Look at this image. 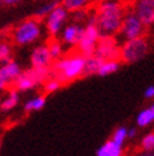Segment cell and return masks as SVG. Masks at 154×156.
<instances>
[{
	"mask_svg": "<svg viewBox=\"0 0 154 156\" xmlns=\"http://www.w3.org/2000/svg\"><path fill=\"white\" fill-rule=\"evenodd\" d=\"M42 36V26L38 18L25 19L15 27L12 32L13 42L18 46L34 43Z\"/></svg>",
	"mask_w": 154,
	"mask_h": 156,
	"instance_id": "3",
	"label": "cell"
},
{
	"mask_svg": "<svg viewBox=\"0 0 154 156\" xmlns=\"http://www.w3.org/2000/svg\"><path fill=\"white\" fill-rule=\"evenodd\" d=\"M133 12L145 27L154 26V0H134Z\"/></svg>",
	"mask_w": 154,
	"mask_h": 156,
	"instance_id": "9",
	"label": "cell"
},
{
	"mask_svg": "<svg viewBox=\"0 0 154 156\" xmlns=\"http://www.w3.org/2000/svg\"><path fill=\"white\" fill-rule=\"evenodd\" d=\"M121 152H122V146L110 140V141L105 142L102 146L99 147L96 155L97 156H120Z\"/></svg>",
	"mask_w": 154,
	"mask_h": 156,
	"instance_id": "14",
	"label": "cell"
},
{
	"mask_svg": "<svg viewBox=\"0 0 154 156\" xmlns=\"http://www.w3.org/2000/svg\"><path fill=\"white\" fill-rule=\"evenodd\" d=\"M104 60H101L100 57H97L96 55H91V56L86 57L85 61V69H83V75H94L97 74V70L101 65V62Z\"/></svg>",
	"mask_w": 154,
	"mask_h": 156,
	"instance_id": "17",
	"label": "cell"
},
{
	"mask_svg": "<svg viewBox=\"0 0 154 156\" xmlns=\"http://www.w3.org/2000/svg\"><path fill=\"white\" fill-rule=\"evenodd\" d=\"M136 136V128L132 127V128H129L128 129V138H133Z\"/></svg>",
	"mask_w": 154,
	"mask_h": 156,
	"instance_id": "30",
	"label": "cell"
},
{
	"mask_svg": "<svg viewBox=\"0 0 154 156\" xmlns=\"http://www.w3.org/2000/svg\"><path fill=\"white\" fill-rule=\"evenodd\" d=\"M45 105V98L44 97H35L30 99L29 102L25 104L24 109L27 112H33V111H41V109Z\"/></svg>",
	"mask_w": 154,
	"mask_h": 156,
	"instance_id": "19",
	"label": "cell"
},
{
	"mask_svg": "<svg viewBox=\"0 0 154 156\" xmlns=\"http://www.w3.org/2000/svg\"><path fill=\"white\" fill-rule=\"evenodd\" d=\"M92 0H62V6H65L68 12H75L80 9H86L91 4Z\"/></svg>",
	"mask_w": 154,
	"mask_h": 156,
	"instance_id": "18",
	"label": "cell"
},
{
	"mask_svg": "<svg viewBox=\"0 0 154 156\" xmlns=\"http://www.w3.org/2000/svg\"><path fill=\"white\" fill-rule=\"evenodd\" d=\"M52 56L47 44H41L35 47L30 55V62L33 67H49L52 65Z\"/></svg>",
	"mask_w": 154,
	"mask_h": 156,
	"instance_id": "10",
	"label": "cell"
},
{
	"mask_svg": "<svg viewBox=\"0 0 154 156\" xmlns=\"http://www.w3.org/2000/svg\"><path fill=\"white\" fill-rule=\"evenodd\" d=\"M96 3H101V2H106V0H95Z\"/></svg>",
	"mask_w": 154,
	"mask_h": 156,
	"instance_id": "32",
	"label": "cell"
},
{
	"mask_svg": "<svg viewBox=\"0 0 154 156\" xmlns=\"http://www.w3.org/2000/svg\"><path fill=\"white\" fill-rule=\"evenodd\" d=\"M20 2H23V0H3V4H5V5H17Z\"/></svg>",
	"mask_w": 154,
	"mask_h": 156,
	"instance_id": "29",
	"label": "cell"
},
{
	"mask_svg": "<svg viewBox=\"0 0 154 156\" xmlns=\"http://www.w3.org/2000/svg\"><path fill=\"white\" fill-rule=\"evenodd\" d=\"M112 141L116 142L119 145H124V142L128 140V128L126 127H119L114 131V135H112Z\"/></svg>",
	"mask_w": 154,
	"mask_h": 156,
	"instance_id": "21",
	"label": "cell"
},
{
	"mask_svg": "<svg viewBox=\"0 0 154 156\" xmlns=\"http://www.w3.org/2000/svg\"><path fill=\"white\" fill-rule=\"evenodd\" d=\"M73 13V19L77 23H81L85 22L87 19V14H86V9H80V10H75Z\"/></svg>",
	"mask_w": 154,
	"mask_h": 156,
	"instance_id": "27",
	"label": "cell"
},
{
	"mask_svg": "<svg viewBox=\"0 0 154 156\" xmlns=\"http://www.w3.org/2000/svg\"><path fill=\"white\" fill-rule=\"evenodd\" d=\"M100 37H101V34H100V30L95 23L94 15H92V17H90L87 19V24L83 27L82 36L80 38L79 43L76 44L77 48H79V52L81 55H83L85 57L94 55Z\"/></svg>",
	"mask_w": 154,
	"mask_h": 156,
	"instance_id": "5",
	"label": "cell"
},
{
	"mask_svg": "<svg viewBox=\"0 0 154 156\" xmlns=\"http://www.w3.org/2000/svg\"><path fill=\"white\" fill-rule=\"evenodd\" d=\"M3 5V0H0V6H2Z\"/></svg>",
	"mask_w": 154,
	"mask_h": 156,
	"instance_id": "33",
	"label": "cell"
},
{
	"mask_svg": "<svg viewBox=\"0 0 154 156\" xmlns=\"http://www.w3.org/2000/svg\"><path fill=\"white\" fill-rule=\"evenodd\" d=\"M142 149L145 152H154V133H148L142 140Z\"/></svg>",
	"mask_w": 154,
	"mask_h": 156,
	"instance_id": "24",
	"label": "cell"
},
{
	"mask_svg": "<svg viewBox=\"0 0 154 156\" xmlns=\"http://www.w3.org/2000/svg\"><path fill=\"white\" fill-rule=\"evenodd\" d=\"M120 67L119 60H104L97 70V75L100 76H107L114 73H116Z\"/></svg>",
	"mask_w": 154,
	"mask_h": 156,
	"instance_id": "15",
	"label": "cell"
},
{
	"mask_svg": "<svg viewBox=\"0 0 154 156\" xmlns=\"http://www.w3.org/2000/svg\"><path fill=\"white\" fill-rule=\"evenodd\" d=\"M124 15L125 6L121 0H106L99 3L94 14V19L100 30V34L115 36L119 32Z\"/></svg>",
	"mask_w": 154,
	"mask_h": 156,
	"instance_id": "1",
	"label": "cell"
},
{
	"mask_svg": "<svg viewBox=\"0 0 154 156\" xmlns=\"http://www.w3.org/2000/svg\"><path fill=\"white\" fill-rule=\"evenodd\" d=\"M10 56H12L10 44L6 42H0V64L10 60Z\"/></svg>",
	"mask_w": 154,
	"mask_h": 156,
	"instance_id": "25",
	"label": "cell"
},
{
	"mask_svg": "<svg viewBox=\"0 0 154 156\" xmlns=\"http://www.w3.org/2000/svg\"><path fill=\"white\" fill-rule=\"evenodd\" d=\"M20 67L17 62H14L12 58L0 64V80H3L8 87L14 83V80L20 74Z\"/></svg>",
	"mask_w": 154,
	"mask_h": 156,
	"instance_id": "11",
	"label": "cell"
},
{
	"mask_svg": "<svg viewBox=\"0 0 154 156\" xmlns=\"http://www.w3.org/2000/svg\"><path fill=\"white\" fill-rule=\"evenodd\" d=\"M5 88H8V85H6L3 80H0V90H3V89H5Z\"/></svg>",
	"mask_w": 154,
	"mask_h": 156,
	"instance_id": "31",
	"label": "cell"
},
{
	"mask_svg": "<svg viewBox=\"0 0 154 156\" xmlns=\"http://www.w3.org/2000/svg\"><path fill=\"white\" fill-rule=\"evenodd\" d=\"M149 51V42L144 36L133 38V40L125 41L119 48V58L124 62L133 64L145 57Z\"/></svg>",
	"mask_w": 154,
	"mask_h": 156,
	"instance_id": "4",
	"label": "cell"
},
{
	"mask_svg": "<svg viewBox=\"0 0 154 156\" xmlns=\"http://www.w3.org/2000/svg\"><path fill=\"white\" fill-rule=\"evenodd\" d=\"M145 28L147 27L143 24V22L136 17L134 12H128V13L125 12L121 26L119 28V32L116 34H119V37L125 42L129 40H133V38L144 36Z\"/></svg>",
	"mask_w": 154,
	"mask_h": 156,
	"instance_id": "6",
	"label": "cell"
},
{
	"mask_svg": "<svg viewBox=\"0 0 154 156\" xmlns=\"http://www.w3.org/2000/svg\"><path fill=\"white\" fill-rule=\"evenodd\" d=\"M61 84H62V83H61L58 79H56V77H53V79H49V80L45 81L44 89H45V91H47V93H53V91H56V90H58V89H59Z\"/></svg>",
	"mask_w": 154,
	"mask_h": 156,
	"instance_id": "26",
	"label": "cell"
},
{
	"mask_svg": "<svg viewBox=\"0 0 154 156\" xmlns=\"http://www.w3.org/2000/svg\"><path fill=\"white\" fill-rule=\"evenodd\" d=\"M62 42L68 46H76L79 43L80 38L83 32V27L80 26V23H73V24H68L65 28H62Z\"/></svg>",
	"mask_w": 154,
	"mask_h": 156,
	"instance_id": "12",
	"label": "cell"
},
{
	"mask_svg": "<svg viewBox=\"0 0 154 156\" xmlns=\"http://www.w3.org/2000/svg\"><path fill=\"white\" fill-rule=\"evenodd\" d=\"M119 48L115 36H101L94 55L101 60H119Z\"/></svg>",
	"mask_w": 154,
	"mask_h": 156,
	"instance_id": "7",
	"label": "cell"
},
{
	"mask_svg": "<svg viewBox=\"0 0 154 156\" xmlns=\"http://www.w3.org/2000/svg\"><path fill=\"white\" fill-rule=\"evenodd\" d=\"M152 122H154V103L150 107L143 109L136 117V124L139 127H147Z\"/></svg>",
	"mask_w": 154,
	"mask_h": 156,
	"instance_id": "16",
	"label": "cell"
},
{
	"mask_svg": "<svg viewBox=\"0 0 154 156\" xmlns=\"http://www.w3.org/2000/svg\"><path fill=\"white\" fill-rule=\"evenodd\" d=\"M19 102V95H18V93L15 91V90H12L9 93V95H8L4 100H3V103H2V108L4 109V111H9V109L14 108L15 105L18 104Z\"/></svg>",
	"mask_w": 154,
	"mask_h": 156,
	"instance_id": "20",
	"label": "cell"
},
{
	"mask_svg": "<svg viewBox=\"0 0 154 156\" xmlns=\"http://www.w3.org/2000/svg\"><path fill=\"white\" fill-rule=\"evenodd\" d=\"M57 5H58L57 2H52V3H47V4L42 5L39 9L37 10V13H35V18H45Z\"/></svg>",
	"mask_w": 154,
	"mask_h": 156,
	"instance_id": "23",
	"label": "cell"
},
{
	"mask_svg": "<svg viewBox=\"0 0 154 156\" xmlns=\"http://www.w3.org/2000/svg\"><path fill=\"white\" fill-rule=\"evenodd\" d=\"M144 97L147 99H154V85H150V87H148L145 89Z\"/></svg>",
	"mask_w": 154,
	"mask_h": 156,
	"instance_id": "28",
	"label": "cell"
},
{
	"mask_svg": "<svg viewBox=\"0 0 154 156\" xmlns=\"http://www.w3.org/2000/svg\"><path fill=\"white\" fill-rule=\"evenodd\" d=\"M48 50H49V53L53 60H57L61 56H62L63 53V48H62V44H61V42L58 41H51L48 44Z\"/></svg>",
	"mask_w": 154,
	"mask_h": 156,
	"instance_id": "22",
	"label": "cell"
},
{
	"mask_svg": "<svg viewBox=\"0 0 154 156\" xmlns=\"http://www.w3.org/2000/svg\"><path fill=\"white\" fill-rule=\"evenodd\" d=\"M13 84L18 90H29L34 88L37 84H39V81L37 80V77L32 70H28L25 73H20Z\"/></svg>",
	"mask_w": 154,
	"mask_h": 156,
	"instance_id": "13",
	"label": "cell"
},
{
	"mask_svg": "<svg viewBox=\"0 0 154 156\" xmlns=\"http://www.w3.org/2000/svg\"><path fill=\"white\" fill-rule=\"evenodd\" d=\"M68 18V10L62 5H57L47 17H45V27L51 36H57L62 30L65 23Z\"/></svg>",
	"mask_w": 154,
	"mask_h": 156,
	"instance_id": "8",
	"label": "cell"
},
{
	"mask_svg": "<svg viewBox=\"0 0 154 156\" xmlns=\"http://www.w3.org/2000/svg\"><path fill=\"white\" fill-rule=\"evenodd\" d=\"M57 60L58 61L53 66V76L61 83H70L77 77L83 76L85 61H86L83 55L75 53Z\"/></svg>",
	"mask_w": 154,
	"mask_h": 156,
	"instance_id": "2",
	"label": "cell"
}]
</instances>
